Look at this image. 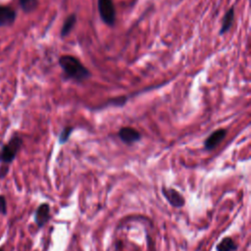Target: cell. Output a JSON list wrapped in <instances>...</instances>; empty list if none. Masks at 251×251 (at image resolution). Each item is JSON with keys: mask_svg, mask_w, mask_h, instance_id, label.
I'll list each match as a JSON object with an SVG mask.
<instances>
[{"mask_svg": "<svg viewBox=\"0 0 251 251\" xmlns=\"http://www.w3.org/2000/svg\"><path fill=\"white\" fill-rule=\"evenodd\" d=\"M59 65L65 75L73 80L81 82L91 76L89 70L84 65L72 55H63L59 58Z\"/></svg>", "mask_w": 251, "mask_h": 251, "instance_id": "6da1fadb", "label": "cell"}, {"mask_svg": "<svg viewBox=\"0 0 251 251\" xmlns=\"http://www.w3.org/2000/svg\"><path fill=\"white\" fill-rule=\"evenodd\" d=\"M22 145L23 138L18 134L13 135L9 139V141L5 143L0 149V163L7 166L11 164L18 155L20 149L22 148Z\"/></svg>", "mask_w": 251, "mask_h": 251, "instance_id": "7a4b0ae2", "label": "cell"}, {"mask_svg": "<svg viewBox=\"0 0 251 251\" xmlns=\"http://www.w3.org/2000/svg\"><path fill=\"white\" fill-rule=\"evenodd\" d=\"M98 12L104 24L113 26L116 23V8L113 0H98Z\"/></svg>", "mask_w": 251, "mask_h": 251, "instance_id": "3957f363", "label": "cell"}, {"mask_svg": "<svg viewBox=\"0 0 251 251\" xmlns=\"http://www.w3.org/2000/svg\"><path fill=\"white\" fill-rule=\"evenodd\" d=\"M16 18L17 13L14 8L0 4V27H8L13 25Z\"/></svg>", "mask_w": 251, "mask_h": 251, "instance_id": "277c9868", "label": "cell"}, {"mask_svg": "<svg viewBox=\"0 0 251 251\" xmlns=\"http://www.w3.org/2000/svg\"><path fill=\"white\" fill-rule=\"evenodd\" d=\"M119 138L126 144H132L141 139V134L138 130L130 126H124L118 132Z\"/></svg>", "mask_w": 251, "mask_h": 251, "instance_id": "5b68a950", "label": "cell"}, {"mask_svg": "<svg viewBox=\"0 0 251 251\" xmlns=\"http://www.w3.org/2000/svg\"><path fill=\"white\" fill-rule=\"evenodd\" d=\"M227 131L226 128H219L213 131L204 141V148L208 151L215 149L226 137Z\"/></svg>", "mask_w": 251, "mask_h": 251, "instance_id": "8992f818", "label": "cell"}, {"mask_svg": "<svg viewBox=\"0 0 251 251\" xmlns=\"http://www.w3.org/2000/svg\"><path fill=\"white\" fill-rule=\"evenodd\" d=\"M162 193H163L164 197L167 199V201L172 206H174L176 208H179V207H182L184 205V198L175 188L163 187L162 188Z\"/></svg>", "mask_w": 251, "mask_h": 251, "instance_id": "52a82bcc", "label": "cell"}, {"mask_svg": "<svg viewBox=\"0 0 251 251\" xmlns=\"http://www.w3.org/2000/svg\"><path fill=\"white\" fill-rule=\"evenodd\" d=\"M50 220V206L47 203L39 205L34 214V222L38 227H42Z\"/></svg>", "mask_w": 251, "mask_h": 251, "instance_id": "ba28073f", "label": "cell"}, {"mask_svg": "<svg viewBox=\"0 0 251 251\" xmlns=\"http://www.w3.org/2000/svg\"><path fill=\"white\" fill-rule=\"evenodd\" d=\"M234 21V7H230L225 14L223 20H222V25L219 31L220 35L225 34L226 31L229 30Z\"/></svg>", "mask_w": 251, "mask_h": 251, "instance_id": "9c48e42d", "label": "cell"}, {"mask_svg": "<svg viewBox=\"0 0 251 251\" xmlns=\"http://www.w3.org/2000/svg\"><path fill=\"white\" fill-rule=\"evenodd\" d=\"M75 23H76V15L75 13L69 15L66 18V20L64 21V24H63L61 31H60V35L62 37H66L71 32V30L73 29Z\"/></svg>", "mask_w": 251, "mask_h": 251, "instance_id": "30bf717a", "label": "cell"}, {"mask_svg": "<svg viewBox=\"0 0 251 251\" xmlns=\"http://www.w3.org/2000/svg\"><path fill=\"white\" fill-rule=\"evenodd\" d=\"M237 249V245L233 241L231 237H225L218 243L216 250L217 251H235Z\"/></svg>", "mask_w": 251, "mask_h": 251, "instance_id": "8fae6325", "label": "cell"}, {"mask_svg": "<svg viewBox=\"0 0 251 251\" xmlns=\"http://www.w3.org/2000/svg\"><path fill=\"white\" fill-rule=\"evenodd\" d=\"M20 6L25 13L33 12L38 6V0H19Z\"/></svg>", "mask_w": 251, "mask_h": 251, "instance_id": "7c38bea8", "label": "cell"}, {"mask_svg": "<svg viewBox=\"0 0 251 251\" xmlns=\"http://www.w3.org/2000/svg\"><path fill=\"white\" fill-rule=\"evenodd\" d=\"M127 100V97L126 96H121V97H116L114 99H111V100H108L103 106L99 107V109H102L106 106H109V105H114V106H119V107H122L123 105L126 104Z\"/></svg>", "mask_w": 251, "mask_h": 251, "instance_id": "4fadbf2b", "label": "cell"}, {"mask_svg": "<svg viewBox=\"0 0 251 251\" xmlns=\"http://www.w3.org/2000/svg\"><path fill=\"white\" fill-rule=\"evenodd\" d=\"M73 130H74V127H72V126H65V127L62 129L61 133L59 134V138H58L59 143H60V144L66 143V142L69 140V138H70L71 133L73 132Z\"/></svg>", "mask_w": 251, "mask_h": 251, "instance_id": "5bb4252c", "label": "cell"}, {"mask_svg": "<svg viewBox=\"0 0 251 251\" xmlns=\"http://www.w3.org/2000/svg\"><path fill=\"white\" fill-rule=\"evenodd\" d=\"M0 214H7V201L4 195H0Z\"/></svg>", "mask_w": 251, "mask_h": 251, "instance_id": "9a60e30c", "label": "cell"}, {"mask_svg": "<svg viewBox=\"0 0 251 251\" xmlns=\"http://www.w3.org/2000/svg\"><path fill=\"white\" fill-rule=\"evenodd\" d=\"M9 171V168L7 165H1L0 167V178H4Z\"/></svg>", "mask_w": 251, "mask_h": 251, "instance_id": "2e32d148", "label": "cell"}, {"mask_svg": "<svg viewBox=\"0 0 251 251\" xmlns=\"http://www.w3.org/2000/svg\"><path fill=\"white\" fill-rule=\"evenodd\" d=\"M0 251H4V249H3V248H0Z\"/></svg>", "mask_w": 251, "mask_h": 251, "instance_id": "e0dca14e", "label": "cell"}]
</instances>
